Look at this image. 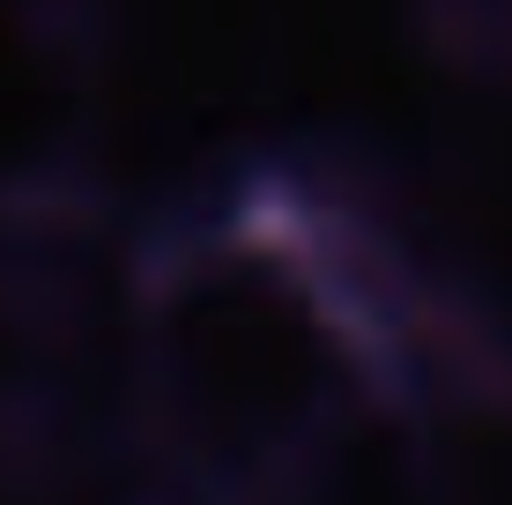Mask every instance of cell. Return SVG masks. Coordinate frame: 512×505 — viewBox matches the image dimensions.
I'll return each instance as SVG.
<instances>
[{
	"mask_svg": "<svg viewBox=\"0 0 512 505\" xmlns=\"http://www.w3.org/2000/svg\"><path fill=\"white\" fill-rule=\"evenodd\" d=\"M423 505H512V364L431 312L394 387Z\"/></svg>",
	"mask_w": 512,
	"mask_h": 505,
	"instance_id": "1",
	"label": "cell"
}]
</instances>
